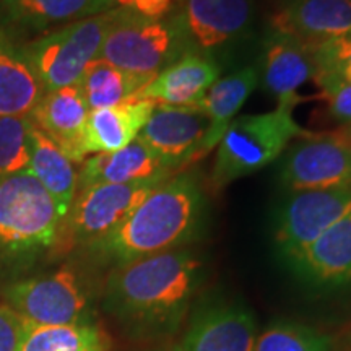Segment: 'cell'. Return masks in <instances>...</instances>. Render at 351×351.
<instances>
[{
	"label": "cell",
	"instance_id": "4dcf8cb0",
	"mask_svg": "<svg viewBox=\"0 0 351 351\" xmlns=\"http://www.w3.org/2000/svg\"><path fill=\"white\" fill-rule=\"evenodd\" d=\"M25 327L26 320L5 302H0V351H19Z\"/></svg>",
	"mask_w": 351,
	"mask_h": 351
},
{
	"label": "cell",
	"instance_id": "4fadbf2b",
	"mask_svg": "<svg viewBox=\"0 0 351 351\" xmlns=\"http://www.w3.org/2000/svg\"><path fill=\"white\" fill-rule=\"evenodd\" d=\"M257 335L251 311L217 302L197 311L179 343L186 351H254Z\"/></svg>",
	"mask_w": 351,
	"mask_h": 351
},
{
	"label": "cell",
	"instance_id": "f1b7e54d",
	"mask_svg": "<svg viewBox=\"0 0 351 351\" xmlns=\"http://www.w3.org/2000/svg\"><path fill=\"white\" fill-rule=\"evenodd\" d=\"M313 80L317 83L320 98L326 101L328 112L341 124H351V82L337 73L317 69Z\"/></svg>",
	"mask_w": 351,
	"mask_h": 351
},
{
	"label": "cell",
	"instance_id": "9a60e30c",
	"mask_svg": "<svg viewBox=\"0 0 351 351\" xmlns=\"http://www.w3.org/2000/svg\"><path fill=\"white\" fill-rule=\"evenodd\" d=\"M275 33L307 44L351 34V0H287L271 16Z\"/></svg>",
	"mask_w": 351,
	"mask_h": 351
},
{
	"label": "cell",
	"instance_id": "44dd1931",
	"mask_svg": "<svg viewBox=\"0 0 351 351\" xmlns=\"http://www.w3.org/2000/svg\"><path fill=\"white\" fill-rule=\"evenodd\" d=\"M258 78H261V72L256 65H247L231 75L218 78L210 86L205 98L197 104L207 114L210 122L207 135L202 143L199 160L210 155L218 147L226 129L236 119L241 108L257 88Z\"/></svg>",
	"mask_w": 351,
	"mask_h": 351
},
{
	"label": "cell",
	"instance_id": "ffe728a7",
	"mask_svg": "<svg viewBox=\"0 0 351 351\" xmlns=\"http://www.w3.org/2000/svg\"><path fill=\"white\" fill-rule=\"evenodd\" d=\"M155 108L153 101H127L90 111L83 129V150L86 155L122 150L138 137Z\"/></svg>",
	"mask_w": 351,
	"mask_h": 351
},
{
	"label": "cell",
	"instance_id": "f546056e",
	"mask_svg": "<svg viewBox=\"0 0 351 351\" xmlns=\"http://www.w3.org/2000/svg\"><path fill=\"white\" fill-rule=\"evenodd\" d=\"M313 52L317 69L328 70L351 82V34L332 41L313 44Z\"/></svg>",
	"mask_w": 351,
	"mask_h": 351
},
{
	"label": "cell",
	"instance_id": "30bf717a",
	"mask_svg": "<svg viewBox=\"0 0 351 351\" xmlns=\"http://www.w3.org/2000/svg\"><path fill=\"white\" fill-rule=\"evenodd\" d=\"M351 212V189L298 191L283 205L275 230L278 251L295 261L319 236Z\"/></svg>",
	"mask_w": 351,
	"mask_h": 351
},
{
	"label": "cell",
	"instance_id": "6da1fadb",
	"mask_svg": "<svg viewBox=\"0 0 351 351\" xmlns=\"http://www.w3.org/2000/svg\"><path fill=\"white\" fill-rule=\"evenodd\" d=\"M200 275V258L184 247L140 258L111 271L101 304L134 339H161L182 324Z\"/></svg>",
	"mask_w": 351,
	"mask_h": 351
},
{
	"label": "cell",
	"instance_id": "3957f363",
	"mask_svg": "<svg viewBox=\"0 0 351 351\" xmlns=\"http://www.w3.org/2000/svg\"><path fill=\"white\" fill-rule=\"evenodd\" d=\"M60 223L54 199L28 169L0 176V257L32 261L54 247Z\"/></svg>",
	"mask_w": 351,
	"mask_h": 351
},
{
	"label": "cell",
	"instance_id": "5b68a950",
	"mask_svg": "<svg viewBox=\"0 0 351 351\" xmlns=\"http://www.w3.org/2000/svg\"><path fill=\"white\" fill-rule=\"evenodd\" d=\"M187 52H192L191 46L173 13L165 19H147L117 8L98 59L153 80Z\"/></svg>",
	"mask_w": 351,
	"mask_h": 351
},
{
	"label": "cell",
	"instance_id": "7a4b0ae2",
	"mask_svg": "<svg viewBox=\"0 0 351 351\" xmlns=\"http://www.w3.org/2000/svg\"><path fill=\"white\" fill-rule=\"evenodd\" d=\"M204 207L199 181L182 171L161 182L119 226L86 247L114 269L182 249L199 232Z\"/></svg>",
	"mask_w": 351,
	"mask_h": 351
},
{
	"label": "cell",
	"instance_id": "9c48e42d",
	"mask_svg": "<svg viewBox=\"0 0 351 351\" xmlns=\"http://www.w3.org/2000/svg\"><path fill=\"white\" fill-rule=\"evenodd\" d=\"M282 182L293 192L351 189V142L340 130L313 132L287 153Z\"/></svg>",
	"mask_w": 351,
	"mask_h": 351
},
{
	"label": "cell",
	"instance_id": "5bb4252c",
	"mask_svg": "<svg viewBox=\"0 0 351 351\" xmlns=\"http://www.w3.org/2000/svg\"><path fill=\"white\" fill-rule=\"evenodd\" d=\"M317 65L313 44L282 33H271L263 52V85L278 101L280 108L295 109L302 103L300 86L313 80Z\"/></svg>",
	"mask_w": 351,
	"mask_h": 351
},
{
	"label": "cell",
	"instance_id": "1f68e13d",
	"mask_svg": "<svg viewBox=\"0 0 351 351\" xmlns=\"http://www.w3.org/2000/svg\"><path fill=\"white\" fill-rule=\"evenodd\" d=\"M112 5L130 10L147 19H165L173 12L174 0H111Z\"/></svg>",
	"mask_w": 351,
	"mask_h": 351
},
{
	"label": "cell",
	"instance_id": "83f0119b",
	"mask_svg": "<svg viewBox=\"0 0 351 351\" xmlns=\"http://www.w3.org/2000/svg\"><path fill=\"white\" fill-rule=\"evenodd\" d=\"M29 116L0 117V176L26 171L32 160Z\"/></svg>",
	"mask_w": 351,
	"mask_h": 351
},
{
	"label": "cell",
	"instance_id": "7c38bea8",
	"mask_svg": "<svg viewBox=\"0 0 351 351\" xmlns=\"http://www.w3.org/2000/svg\"><path fill=\"white\" fill-rule=\"evenodd\" d=\"M207 114L199 106L156 104L138 137L155 152L173 174L199 161V153L208 130Z\"/></svg>",
	"mask_w": 351,
	"mask_h": 351
},
{
	"label": "cell",
	"instance_id": "d6a6232c",
	"mask_svg": "<svg viewBox=\"0 0 351 351\" xmlns=\"http://www.w3.org/2000/svg\"><path fill=\"white\" fill-rule=\"evenodd\" d=\"M152 351H186L181 346V343H165V345H160L156 346V348H153Z\"/></svg>",
	"mask_w": 351,
	"mask_h": 351
},
{
	"label": "cell",
	"instance_id": "d6986e66",
	"mask_svg": "<svg viewBox=\"0 0 351 351\" xmlns=\"http://www.w3.org/2000/svg\"><path fill=\"white\" fill-rule=\"evenodd\" d=\"M171 171L155 152L137 137L119 152L98 153L83 161L78 173V189L95 186V184H125L150 179L173 178Z\"/></svg>",
	"mask_w": 351,
	"mask_h": 351
},
{
	"label": "cell",
	"instance_id": "cb8c5ba5",
	"mask_svg": "<svg viewBox=\"0 0 351 351\" xmlns=\"http://www.w3.org/2000/svg\"><path fill=\"white\" fill-rule=\"evenodd\" d=\"M10 19L25 28L44 29L90 19L111 8V0H2Z\"/></svg>",
	"mask_w": 351,
	"mask_h": 351
},
{
	"label": "cell",
	"instance_id": "603a6c76",
	"mask_svg": "<svg viewBox=\"0 0 351 351\" xmlns=\"http://www.w3.org/2000/svg\"><path fill=\"white\" fill-rule=\"evenodd\" d=\"M28 171L49 192L64 219L75 200L78 173L65 153L34 124L32 127V160Z\"/></svg>",
	"mask_w": 351,
	"mask_h": 351
},
{
	"label": "cell",
	"instance_id": "ba28073f",
	"mask_svg": "<svg viewBox=\"0 0 351 351\" xmlns=\"http://www.w3.org/2000/svg\"><path fill=\"white\" fill-rule=\"evenodd\" d=\"M160 179L125 184H95L78 189L72 207L60 223L56 245L62 251L88 245L121 225L160 186Z\"/></svg>",
	"mask_w": 351,
	"mask_h": 351
},
{
	"label": "cell",
	"instance_id": "7402d4cb",
	"mask_svg": "<svg viewBox=\"0 0 351 351\" xmlns=\"http://www.w3.org/2000/svg\"><path fill=\"white\" fill-rule=\"evenodd\" d=\"M44 93L26 51L0 38V117L32 116Z\"/></svg>",
	"mask_w": 351,
	"mask_h": 351
},
{
	"label": "cell",
	"instance_id": "e575fe53",
	"mask_svg": "<svg viewBox=\"0 0 351 351\" xmlns=\"http://www.w3.org/2000/svg\"><path fill=\"white\" fill-rule=\"evenodd\" d=\"M340 132L351 142V124H345V125L340 129Z\"/></svg>",
	"mask_w": 351,
	"mask_h": 351
},
{
	"label": "cell",
	"instance_id": "e0dca14e",
	"mask_svg": "<svg viewBox=\"0 0 351 351\" xmlns=\"http://www.w3.org/2000/svg\"><path fill=\"white\" fill-rule=\"evenodd\" d=\"M88 112L90 109L80 86L73 85L46 91L29 117L72 163H82L86 156L83 150V129Z\"/></svg>",
	"mask_w": 351,
	"mask_h": 351
},
{
	"label": "cell",
	"instance_id": "277c9868",
	"mask_svg": "<svg viewBox=\"0 0 351 351\" xmlns=\"http://www.w3.org/2000/svg\"><path fill=\"white\" fill-rule=\"evenodd\" d=\"M304 130L293 117V109L276 106L274 111L239 116L219 140L210 173V186L221 191L238 179L257 173L275 161L293 138H306Z\"/></svg>",
	"mask_w": 351,
	"mask_h": 351
},
{
	"label": "cell",
	"instance_id": "52a82bcc",
	"mask_svg": "<svg viewBox=\"0 0 351 351\" xmlns=\"http://www.w3.org/2000/svg\"><path fill=\"white\" fill-rule=\"evenodd\" d=\"M117 8L62 26L25 47L44 90L78 85L88 64L98 59Z\"/></svg>",
	"mask_w": 351,
	"mask_h": 351
},
{
	"label": "cell",
	"instance_id": "484cf974",
	"mask_svg": "<svg viewBox=\"0 0 351 351\" xmlns=\"http://www.w3.org/2000/svg\"><path fill=\"white\" fill-rule=\"evenodd\" d=\"M111 341L93 326H34L26 322L19 351H109Z\"/></svg>",
	"mask_w": 351,
	"mask_h": 351
},
{
	"label": "cell",
	"instance_id": "4316f807",
	"mask_svg": "<svg viewBox=\"0 0 351 351\" xmlns=\"http://www.w3.org/2000/svg\"><path fill=\"white\" fill-rule=\"evenodd\" d=\"M254 351H337L327 333L304 324L278 320L257 335Z\"/></svg>",
	"mask_w": 351,
	"mask_h": 351
},
{
	"label": "cell",
	"instance_id": "2e32d148",
	"mask_svg": "<svg viewBox=\"0 0 351 351\" xmlns=\"http://www.w3.org/2000/svg\"><path fill=\"white\" fill-rule=\"evenodd\" d=\"M219 73L221 69L212 56L187 52L161 70L138 91L134 101H153L165 106H197L218 80Z\"/></svg>",
	"mask_w": 351,
	"mask_h": 351
},
{
	"label": "cell",
	"instance_id": "8992f818",
	"mask_svg": "<svg viewBox=\"0 0 351 351\" xmlns=\"http://www.w3.org/2000/svg\"><path fill=\"white\" fill-rule=\"evenodd\" d=\"M3 298L34 326H93L96 319L90 289L70 267L13 282L3 289Z\"/></svg>",
	"mask_w": 351,
	"mask_h": 351
},
{
	"label": "cell",
	"instance_id": "836d02e7",
	"mask_svg": "<svg viewBox=\"0 0 351 351\" xmlns=\"http://www.w3.org/2000/svg\"><path fill=\"white\" fill-rule=\"evenodd\" d=\"M341 351H351V327L345 332L343 339H341Z\"/></svg>",
	"mask_w": 351,
	"mask_h": 351
},
{
	"label": "cell",
	"instance_id": "ac0fdd59",
	"mask_svg": "<svg viewBox=\"0 0 351 351\" xmlns=\"http://www.w3.org/2000/svg\"><path fill=\"white\" fill-rule=\"evenodd\" d=\"M291 263L307 283L317 288L332 291L351 285V212L319 236Z\"/></svg>",
	"mask_w": 351,
	"mask_h": 351
},
{
	"label": "cell",
	"instance_id": "8fae6325",
	"mask_svg": "<svg viewBox=\"0 0 351 351\" xmlns=\"http://www.w3.org/2000/svg\"><path fill=\"white\" fill-rule=\"evenodd\" d=\"M171 13L191 51L210 56L249 33L254 3L252 0H174Z\"/></svg>",
	"mask_w": 351,
	"mask_h": 351
},
{
	"label": "cell",
	"instance_id": "d4e9b609",
	"mask_svg": "<svg viewBox=\"0 0 351 351\" xmlns=\"http://www.w3.org/2000/svg\"><path fill=\"white\" fill-rule=\"evenodd\" d=\"M150 82V78L134 75L106 60L95 59L88 64L78 86L88 109L95 111L134 101L138 91Z\"/></svg>",
	"mask_w": 351,
	"mask_h": 351
}]
</instances>
